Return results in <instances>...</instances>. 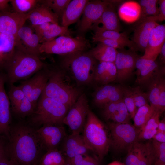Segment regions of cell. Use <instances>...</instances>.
<instances>
[{
    "label": "cell",
    "instance_id": "cell-47",
    "mask_svg": "<svg viewBox=\"0 0 165 165\" xmlns=\"http://www.w3.org/2000/svg\"><path fill=\"white\" fill-rule=\"evenodd\" d=\"M9 139L4 135L0 134V162L9 160L8 151Z\"/></svg>",
    "mask_w": 165,
    "mask_h": 165
},
{
    "label": "cell",
    "instance_id": "cell-12",
    "mask_svg": "<svg viewBox=\"0 0 165 165\" xmlns=\"http://www.w3.org/2000/svg\"><path fill=\"white\" fill-rule=\"evenodd\" d=\"M36 131L43 149L46 151L58 149L67 135L62 125L43 126Z\"/></svg>",
    "mask_w": 165,
    "mask_h": 165
},
{
    "label": "cell",
    "instance_id": "cell-42",
    "mask_svg": "<svg viewBox=\"0 0 165 165\" xmlns=\"http://www.w3.org/2000/svg\"><path fill=\"white\" fill-rule=\"evenodd\" d=\"M151 143L154 156L153 165L165 164V143L152 139Z\"/></svg>",
    "mask_w": 165,
    "mask_h": 165
},
{
    "label": "cell",
    "instance_id": "cell-2",
    "mask_svg": "<svg viewBox=\"0 0 165 165\" xmlns=\"http://www.w3.org/2000/svg\"><path fill=\"white\" fill-rule=\"evenodd\" d=\"M84 141L97 160L101 161L107 154L110 147L108 128L90 109L88 111L83 129Z\"/></svg>",
    "mask_w": 165,
    "mask_h": 165
},
{
    "label": "cell",
    "instance_id": "cell-7",
    "mask_svg": "<svg viewBox=\"0 0 165 165\" xmlns=\"http://www.w3.org/2000/svg\"><path fill=\"white\" fill-rule=\"evenodd\" d=\"M91 47L88 40L82 35L75 37L61 36L41 44V53L57 54L65 56L78 52H83Z\"/></svg>",
    "mask_w": 165,
    "mask_h": 165
},
{
    "label": "cell",
    "instance_id": "cell-23",
    "mask_svg": "<svg viewBox=\"0 0 165 165\" xmlns=\"http://www.w3.org/2000/svg\"><path fill=\"white\" fill-rule=\"evenodd\" d=\"M160 66L156 60L139 57L136 63L138 70L136 82L139 85H148Z\"/></svg>",
    "mask_w": 165,
    "mask_h": 165
},
{
    "label": "cell",
    "instance_id": "cell-9",
    "mask_svg": "<svg viewBox=\"0 0 165 165\" xmlns=\"http://www.w3.org/2000/svg\"><path fill=\"white\" fill-rule=\"evenodd\" d=\"M89 109L86 95H81L68 110L63 123L69 127L72 133L80 134L83 131Z\"/></svg>",
    "mask_w": 165,
    "mask_h": 165
},
{
    "label": "cell",
    "instance_id": "cell-30",
    "mask_svg": "<svg viewBox=\"0 0 165 165\" xmlns=\"http://www.w3.org/2000/svg\"><path fill=\"white\" fill-rule=\"evenodd\" d=\"M96 60L99 62L114 63L118 53V50L98 42L96 47L88 51Z\"/></svg>",
    "mask_w": 165,
    "mask_h": 165
},
{
    "label": "cell",
    "instance_id": "cell-40",
    "mask_svg": "<svg viewBox=\"0 0 165 165\" xmlns=\"http://www.w3.org/2000/svg\"><path fill=\"white\" fill-rule=\"evenodd\" d=\"M142 145V143L137 141L131 145L127 151L125 165H138Z\"/></svg>",
    "mask_w": 165,
    "mask_h": 165
},
{
    "label": "cell",
    "instance_id": "cell-14",
    "mask_svg": "<svg viewBox=\"0 0 165 165\" xmlns=\"http://www.w3.org/2000/svg\"><path fill=\"white\" fill-rule=\"evenodd\" d=\"M40 39L32 27L24 25L16 37V49L25 53L39 56Z\"/></svg>",
    "mask_w": 165,
    "mask_h": 165
},
{
    "label": "cell",
    "instance_id": "cell-56",
    "mask_svg": "<svg viewBox=\"0 0 165 165\" xmlns=\"http://www.w3.org/2000/svg\"><path fill=\"white\" fill-rule=\"evenodd\" d=\"M0 165H14L9 160L0 162Z\"/></svg>",
    "mask_w": 165,
    "mask_h": 165
},
{
    "label": "cell",
    "instance_id": "cell-34",
    "mask_svg": "<svg viewBox=\"0 0 165 165\" xmlns=\"http://www.w3.org/2000/svg\"><path fill=\"white\" fill-rule=\"evenodd\" d=\"M155 112L148 104L139 107L133 118L134 126L139 130L151 118Z\"/></svg>",
    "mask_w": 165,
    "mask_h": 165
},
{
    "label": "cell",
    "instance_id": "cell-54",
    "mask_svg": "<svg viewBox=\"0 0 165 165\" xmlns=\"http://www.w3.org/2000/svg\"><path fill=\"white\" fill-rule=\"evenodd\" d=\"M9 0H0V12L8 11Z\"/></svg>",
    "mask_w": 165,
    "mask_h": 165
},
{
    "label": "cell",
    "instance_id": "cell-55",
    "mask_svg": "<svg viewBox=\"0 0 165 165\" xmlns=\"http://www.w3.org/2000/svg\"><path fill=\"white\" fill-rule=\"evenodd\" d=\"M157 130L165 132V118L160 120L158 126Z\"/></svg>",
    "mask_w": 165,
    "mask_h": 165
},
{
    "label": "cell",
    "instance_id": "cell-29",
    "mask_svg": "<svg viewBox=\"0 0 165 165\" xmlns=\"http://www.w3.org/2000/svg\"><path fill=\"white\" fill-rule=\"evenodd\" d=\"M141 13V8L138 2L133 0L123 2L120 4L118 10L120 19L127 23L137 22Z\"/></svg>",
    "mask_w": 165,
    "mask_h": 165
},
{
    "label": "cell",
    "instance_id": "cell-5",
    "mask_svg": "<svg viewBox=\"0 0 165 165\" xmlns=\"http://www.w3.org/2000/svg\"><path fill=\"white\" fill-rule=\"evenodd\" d=\"M69 109L68 106L41 95L29 122L35 126L62 125Z\"/></svg>",
    "mask_w": 165,
    "mask_h": 165
},
{
    "label": "cell",
    "instance_id": "cell-59",
    "mask_svg": "<svg viewBox=\"0 0 165 165\" xmlns=\"http://www.w3.org/2000/svg\"><path fill=\"white\" fill-rule=\"evenodd\" d=\"M165 165V164H162V165Z\"/></svg>",
    "mask_w": 165,
    "mask_h": 165
},
{
    "label": "cell",
    "instance_id": "cell-22",
    "mask_svg": "<svg viewBox=\"0 0 165 165\" xmlns=\"http://www.w3.org/2000/svg\"><path fill=\"white\" fill-rule=\"evenodd\" d=\"M123 96V86L108 84L96 90L94 100L97 105L102 107L107 104L122 100Z\"/></svg>",
    "mask_w": 165,
    "mask_h": 165
},
{
    "label": "cell",
    "instance_id": "cell-16",
    "mask_svg": "<svg viewBox=\"0 0 165 165\" xmlns=\"http://www.w3.org/2000/svg\"><path fill=\"white\" fill-rule=\"evenodd\" d=\"M27 15L8 11L0 12V33L16 37L27 20Z\"/></svg>",
    "mask_w": 165,
    "mask_h": 165
},
{
    "label": "cell",
    "instance_id": "cell-38",
    "mask_svg": "<svg viewBox=\"0 0 165 165\" xmlns=\"http://www.w3.org/2000/svg\"><path fill=\"white\" fill-rule=\"evenodd\" d=\"M71 0H39L43 4L50 8L58 16L61 17Z\"/></svg>",
    "mask_w": 165,
    "mask_h": 165
},
{
    "label": "cell",
    "instance_id": "cell-44",
    "mask_svg": "<svg viewBox=\"0 0 165 165\" xmlns=\"http://www.w3.org/2000/svg\"><path fill=\"white\" fill-rule=\"evenodd\" d=\"M8 95L12 110L15 108L25 97L21 88L19 86H16L14 84L10 85Z\"/></svg>",
    "mask_w": 165,
    "mask_h": 165
},
{
    "label": "cell",
    "instance_id": "cell-15",
    "mask_svg": "<svg viewBox=\"0 0 165 165\" xmlns=\"http://www.w3.org/2000/svg\"><path fill=\"white\" fill-rule=\"evenodd\" d=\"M122 2L121 0H112L100 18L94 24L91 29L94 30V32L105 31L119 32L120 23L116 11V6Z\"/></svg>",
    "mask_w": 165,
    "mask_h": 165
},
{
    "label": "cell",
    "instance_id": "cell-18",
    "mask_svg": "<svg viewBox=\"0 0 165 165\" xmlns=\"http://www.w3.org/2000/svg\"><path fill=\"white\" fill-rule=\"evenodd\" d=\"M165 43V24H158L151 30L144 54L141 57L156 61Z\"/></svg>",
    "mask_w": 165,
    "mask_h": 165
},
{
    "label": "cell",
    "instance_id": "cell-13",
    "mask_svg": "<svg viewBox=\"0 0 165 165\" xmlns=\"http://www.w3.org/2000/svg\"><path fill=\"white\" fill-rule=\"evenodd\" d=\"M139 57L135 51L130 50H118L114 62L117 70V81L123 82L130 79L136 68V62Z\"/></svg>",
    "mask_w": 165,
    "mask_h": 165
},
{
    "label": "cell",
    "instance_id": "cell-46",
    "mask_svg": "<svg viewBox=\"0 0 165 165\" xmlns=\"http://www.w3.org/2000/svg\"><path fill=\"white\" fill-rule=\"evenodd\" d=\"M92 39L93 42H101L116 50H122L127 47L125 43L116 40L94 37H92Z\"/></svg>",
    "mask_w": 165,
    "mask_h": 165
},
{
    "label": "cell",
    "instance_id": "cell-50",
    "mask_svg": "<svg viewBox=\"0 0 165 165\" xmlns=\"http://www.w3.org/2000/svg\"><path fill=\"white\" fill-rule=\"evenodd\" d=\"M51 23H52L46 22L37 25L32 26V27L35 33L38 36H39L49 27Z\"/></svg>",
    "mask_w": 165,
    "mask_h": 165
},
{
    "label": "cell",
    "instance_id": "cell-53",
    "mask_svg": "<svg viewBox=\"0 0 165 165\" xmlns=\"http://www.w3.org/2000/svg\"><path fill=\"white\" fill-rule=\"evenodd\" d=\"M159 60L160 66H165V43L163 44L160 51Z\"/></svg>",
    "mask_w": 165,
    "mask_h": 165
},
{
    "label": "cell",
    "instance_id": "cell-24",
    "mask_svg": "<svg viewBox=\"0 0 165 165\" xmlns=\"http://www.w3.org/2000/svg\"><path fill=\"white\" fill-rule=\"evenodd\" d=\"M58 19L55 13L42 4L37 6L27 15V20L31 22L32 26L46 22L58 24Z\"/></svg>",
    "mask_w": 165,
    "mask_h": 165
},
{
    "label": "cell",
    "instance_id": "cell-26",
    "mask_svg": "<svg viewBox=\"0 0 165 165\" xmlns=\"http://www.w3.org/2000/svg\"><path fill=\"white\" fill-rule=\"evenodd\" d=\"M89 0H73L70 1L61 17V26L68 27L76 22L83 13Z\"/></svg>",
    "mask_w": 165,
    "mask_h": 165
},
{
    "label": "cell",
    "instance_id": "cell-51",
    "mask_svg": "<svg viewBox=\"0 0 165 165\" xmlns=\"http://www.w3.org/2000/svg\"><path fill=\"white\" fill-rule=\"evenodd\" d=\"M80 165H98V163L96 159L86 154Z\"/></svg>",
    "mask_w": 165,
    "mask_h": 165
},
{
    "label": "cell",
    "instance_id": "cell-57",
    "mask_svg": "<svg viewBox=\"0 0 165 165\" xmlns=\"http://www.w3.org/2000/svg\"><path fill=\"white\" fill-rule=\"evenodd\" d=\"M108 165H125L123 163H122L118 161H114Z\"/></svg>",
    "mask_w": 165,
    "mask_h": 165
},
{
    "label": "cell",
    "instance_id": "cell-31",
    "mask_svg": "<svg viewBox=\"0 0 165 165\" xmlns=\"http://www.w3.org/2000/svg\"><path fill=\"white\" fill-rule=\"evenodd\" d=\"M73 33L71 29L58 24L51 23L49 27L38 36L41 44L52 40L57 37L61 36H71Z\"/></svg>",
    "mask_w": 165,
    "mask_h": 165
},
{
    "label": "cell",
    "instance_id": "cell-17",
    "mask_svg": "<svg viewBox=\"0 0 165 165\" xmlns=\"http://www.w3.org/2000/svg\"><path fill=\"white\" fill-rule=\"evenodd\" d=\"M6 82L5 75L0 72V134L9 138L11 117L10 103L5 88Z\"/></svg>",
    "mask_w": 165,
    "mask_h": 165
},
{
    "label": "cell",
    "instance_id": "cell-10",
    "mask_svg": "<svg viewBox=\"0 0 165 165\" xmlns=\"http://www.w3.org/2000/svg\"><path fill=\"white\" fill-rule=\"evenodd\" d=\"M50 73V70L46 69L45 66L32 78L21 82L19 86L35 108L38 100L48 80Z\"/></svg>",
    "mask_w": 165,
    "mask_h": 165
},
{
    "label": "cell",
    "instance_id": "cell-27",
    "mask_svg": "<svg viewBox=\"0 0 165 165\" xmlns=\"http://www.w3.org/2000/svg\"><path fill=\"white\" fill-rule=\"evenodd\" d=\"M117 70L114 63L99 62L96 65L94 80L102 85L116 80Z\"/></svg>",
    "mask_w": 165,
    "mask_h": 165
},
{
    "label": "cell",
    "instance_id": "cell-8",
    "mask_svg": "<svg viewBox=\"0 0 165 165\" xmlns=\"http://www.w3.org/2000/svg\"><path fill=\"white\" fill-rule=\"evenodd\" d=\"M108 127L110 146L117 152L127 151L131 145L139 141V130L130 123L109 122Z\"/></svg>",
    "mask_w": 165,
    "mask_h": 165
},
{
    "label": "cell",
    "instance_id": "cell-37",
    "mask_svg": "<svg viewBox=\"0 0 165 165\" xmlns=\"http://www.w3.org/2000/svg\"><path fill=\"white\" fill-rule=\"evenodd\" d=\"M39 0H10V2L14 12L27 14L34 9L37 6Z\"/></svg>",
    "mask_w": 165,
    "mask_h": 165
},
{
    "label": "cell",
    "instance_id": "cell-20",
    "mask_svg": "<svg viewBox=\"0 0 165 165\" xmlns=\"http://www.w3.org/2000/svg\"><path fill=\"white\" fill-rule=\"evenodd\" d=\"M63 154L70 159L76 156L87 154L90 151L86 145L82 135L79 134H67L62 143Z\"/></svg>",
    "mask_w": 165,
    "mask_h": 165
},
{
    "label": "cell",
    "instance_id": "cell-25",
    "mask_svg": "<svg viewBox=\"0 0 165 165\" xmlns=\"http://www.w3.org/2000/svg\"><path fill=\"white\" fill-rule=\"evenodd\" d=\"M165 66H160L148 85V90L147 93L148 101L150 106L155 112H160L159 107L160 84L162 79L165 75Z\"/></svg>",
    "mask_w": 165,
    "mask_h": 165
},
{
    "label": "cell",
    "instance_id": "cell-35",
    "mask_svg": "<svg viewBox=\"0 0 165 165\" xmlns=\"http://www.w3.org/2000/svg\"><path fill=\"white\" fill-rule=\"evenodd\" d=\"M66 158L58 149L47 151L40 159L38 165H64Z\"/></svg>",
    "mask_w": 165,
    "mask_h": 165
},
{
    "label": "cell",
    "instance_id": "cell-45",
    "mask_svg": "<svg viewBox=\"0 0 165 165\" xmlns=\"http://www.w3.org/2000/svg\"><path fill=\"white\" fill-rule=\"evenodd\" d=\"M135 105L138 108L148 104L147 93L142 90L139 86L130 87Z\"/></svg>",
    "mask_w": 165,
    "mask_h": 165
},
{
    "label": "cell",
    "instance_id": "cell-1",
    "mask_svg": "<svg viewBox=\"0 0 165 165\" xmlns=\"http://www.w3.org/2000/svg\"><path fill=\"white\" fill-rule=\"evenodd\" d=\"M8 151L14 165H38L43 149L36 131L31 126L20 123L10 126Z\"/></svg>",
    "mask_w": 165,
    "mask_h": 165
},
{
    "label": "cell",
    "instance_id": "cell-11",
    "mask_svg": "<svg viewBox=\"0 0 165 165\" xmlns=\"http://www.w3.org/2000/svg\"><path fill=\"white\" fill-rule=\"evenodd\" d=\"M112 0L89 1L83 13L77 31L82 35L91 29L93 25L101 17L103 12Z\"/></svg>",
    "mask_w": 165,
    "mask_h": 165
},
{
    "label": "cell",
    "instance_id": "cell-19",
    "mask_svg": "<svg viewBox=\"0 0 165 165\" xmlns=\"http://www.w3.org/2000/svg\"><path fill=\"white\" fill-rule=\"evenodd\" d=\"M158 24L154 16L137 21L132 40L135 44L138 50L145 51L151 30Z\"/></svg>",
    "mask_w": 165,
    "mask_h": 165
},
{
    "label": "cell",
    "instance_id": "cell-6",
    "mask_svg": "<svg viewBox=\"0 0 165 165\" xmlns=\"http://www.w3.org/2000/svg\"><path fill=\"white\" fill-rule=\"evenodd\" d=\"M64 75L60 70H50L48 80L41 95L70 108L80 93L77 89L65 82Z\"/></svg>",
    "mask_w": 165,
    "mask_h": 165
},
{
    "label": "cell",
    "instance_id": "cell-41",
    "mask_svg": "<svg viewBox=\"0 0 165 165\" xmlns=\"http://www.w3.org/2000/svg\"><path fill=\"white\" fill-rule=\"evenodd\" d=\"M35 108L31 102L26 97L14 109L13 112L17 116L24 117L30 116L34 112Z\"/></svg>",
    "mask_w": 165,
    "mask_h": 165
},
{
    "label": "cell",
    "instance_id": "cell-52",
    "mask_svg": "<svg viewBox=\"0 0 165 165\" xmlns=\"http://www.w3.org/2000/svg\"><path fill=\"white\" fill-rule=\"evenodd\" d=\"M152 138L157 141L160 143H165V132L157 130V132Z\"/></svg>",
    "mask_w": 165,
    "mask_h": 165
},
{
    "label": "cell",
    "instance_id": "cell-36",
    "mask_svg": "<svg viewBox=\"0 0 165 165\" xmlns=\"http://www.w3.org/2000/svg\"><path fill=\"white\" fill-rule=\"evenodd\" d=\"M158 0H140L138 2L141 8V13L139 20L150 16H157L159 14L157 6Z\"/></svg>",
    "mask_w": 165,
    "mask_h": 165
},
{
    "label": "cell",
    "instance_id": "cell-39",
    "mask_svg": "<svg viewBox=\"0 0 165 165\" xmlns=\"http://www.w3.org/2000/svg\"><path fill=\"white\" fill-rule=\"evenodd\" d=\"M154 156L151 142L142 143L138 165H153Z\"/></svg>",
    "mask_w": 165,
    "mask_h": 165
},
{
    "label": "cell",
    "instance_id": "cell-4",
    "mask_svg": "<svg viewBox=\"0 0 165 165\" xmlns=\"http://www.w3.org/2000/svg\"><path fill=\"white\" fill-rule=\"evenodd\" d=\"M46 65L39 56L27 54L15 49L5 68L6 82L11 85L28 79L42 69Z\"/></svg>",
    "mask_w": 165,
    "mask_h": 165
},
{
    "label": "cell",
    "instance_id": "cell-28",
    "mask_svg": "<svg viewBox=\"0 0 165 165\" xmlns=\"http://www.w3.org/2000/svg\"><path fill=\"white\" fill-rule=\"evenodd\" d=\"M16 49V37L0 33V70L5 68Z\"/></svg>",
    "mask_w": 165,
    "mask_h": 165
},
{
    "label": "cell",
    "instance_id": "cell-21",
    "mask_svg": "<svg viewBox=\"0 0 165 165\" xmlns=\"http://www.w3.org/2000/svg\"><path fill=\"white\" fill-rule=\"evenodd\" d=\"M102 114L110 122L115 123H130V115L123 99L110 103L102 106Z\"/></svg>",
    "mask_w": 165,
    "mask_h": 165
},
{
    "label": "cell",
    "instance_id": "cell-49",
    "mask_svg": "<svg viewBox=\"0 0 165 165\" xmlns=\"http://www.w3.org/2000/svg\"><path fill=\"white\" fill-rule=\"evenodd\" d=\"M158 3L159 5V14L154 16L157 22L163 21L165 19V0H158Z\"/></svg>",
    "mask_w": 165,
    "mask_h": 165
},
{
    "label": "cell",
    "instance_id": "cell-3",
    "mask_svg": "<svg viewBox=\"0 0 165 165\" xmlns=\"http://www.w3.org/2000/svg\"><path fill=\"white\" fill-rule=\"evenodd\" d=\"M96 60L88 52H78L63 56L61 65L80 85H86L94 80Z\"/></svg>",
    "mask_w": 165,
    "mask_h": 165
},
{
    "label": "cell",
    "instance_id": "cell-32",
    "mask_svg": "<svg viewBox=\"0 0 165 165\" xmlns=\"http://www.w3.org/2000/svg\"><path fill=\"white\" fill-rule=\"evenodd\" d=\"M162 113H154L144 125L139 130L138 141H147L152 139L157 131L158 123Z\"/></svg>",
    "mask_w": 165,
    "mask_h": 165
},
{
    "label": "cell",
    "instance_id": "cell-33",
    "mask_svg": "<svg viewBox=\"0 0 165 165\" xmlns=\"http://www.w3.org/2000/svg\"><path fill=\"white\" fill-rule=\"evenodd\" d=\"M93 37L116 40L126 44L130 50L135 51L138 50L134 43L130 40L125 33H120L115 31H105L94 32Z\"/></svg>",
    "mask_w": 165,
    "mask_h": 165
},
{
    "label": "cell",
    "instance_id": "cell-43",
    "mask_svg": "<svg viewBox=\"0 0 165 165\" xmlns=\"http://www.w3.org/2000/svg\"><path fill=\"white\" fill-rule=\"evenodd\" d=\"M123 100L131 118H133L138 108L133 97L130 87L123 86Z\"/></svg>",
    "mask_w": 165,
    "mask_h": 165
},
{
    "label": "cell",
    "instance_id": "cell-48",
    "mask_svg": "<svg viewBox=\"0 0 165 165\" xmlns=\"http://www.w3.org/2000/svg\"><path fill=\"white\" fill-rule=\"evenodd\" d=\"M159 107L160 112L162 113L165 110V80L164 76L162 79L160 84Z\"/></svg>",
    "mask_w": 165,
    "mask_h": 165
},
{
    "label": "cell",
    "instance_id": "cell-58",
    "mask_svg": "<svg viewBox=\"0 0 165 165\" xmlns=\"http://www.w3.org/2000/svg\"><path fill=\"white\" fill-rule=\"evenodd\" d=\"M64 165H72L71 163L70 159L68 158H66V162Z\"/></svg>",
    "mask_w": 165,
    "mask_h": 165
}]
</instances>
